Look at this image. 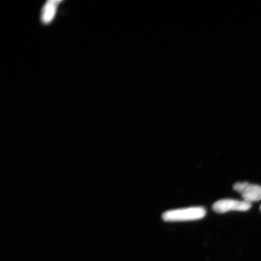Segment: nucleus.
<instances>
[{"mask_svg": "<svg viewBox=\"0 0 261 261\" xmlns=\"http://www.w3.org/2000/svg\"><path fill=\"white\" fill-rule=\"evenodd\" d=\"M206 211L203 207H191L178 208L164 212L162 219L166 222L195 221L202 219Z\"/></svg>", "mask_w": 261, "mask_h": 261, "instance_id": "nucleus-1", "label": "nucleus"}, {"mask_svg": "<svg viewBox=\"0 0 261 261\" xmlns=\"http://www.w3.org/2000/svg\"><path fill=\"white\" fill-rule=\"evenodd\" d=\"M260 210H261V206H260Z\"/></svg>", "mask_w": 261, "mask_h": 261, "instance_id": "nucleus-5", "label": "nucleus"}, {"mask_svg": "<svg viewBox=\"0 0 261 261\" xmlns=\"http://www.w3.org/2000/svg\"><path fill=\"white\" fill-rule=\"evenodd\" d=\"M61 1H48L44 5L41 13L42 23L48 24L53 20Z\"/></svg>", "mask_w": 261, "mask_h": 261, "instance_id": "nucleus-4", "label": "nucleus"}, {"mask_svg": "<svg viewBox=\"0 0 261 261\" xmlns=\"http://www.w3.org/2000/svg\"><path fill=\"white\" fill-rule=\"evenodd\" d=\"M251 207L252 204L249 202L233 199H223L215 202L212 205L213 210L219 214H224L229 211L245 212L249 210Z\"/></svg>", "mask_w": 261, "mask_h": 261, "instance_id": "nucleus-2", "label": "nucleus"}, {"mask_svg": "<svg viewBox=\"0 0 261 261\" xmlns=\"http://www.w3.org/2000/svg\"><path fill=\"white\" fill-rule=\"evenodd\" d=\"M233 189L240 193L244 201L252 203L261 200V187L248 182H238L233 185Z\"/></svg>", "mask_w": 261, "mask_h": 261, "instance_id": "nucleus-3", "label": "nucleus"}]
</instances>
